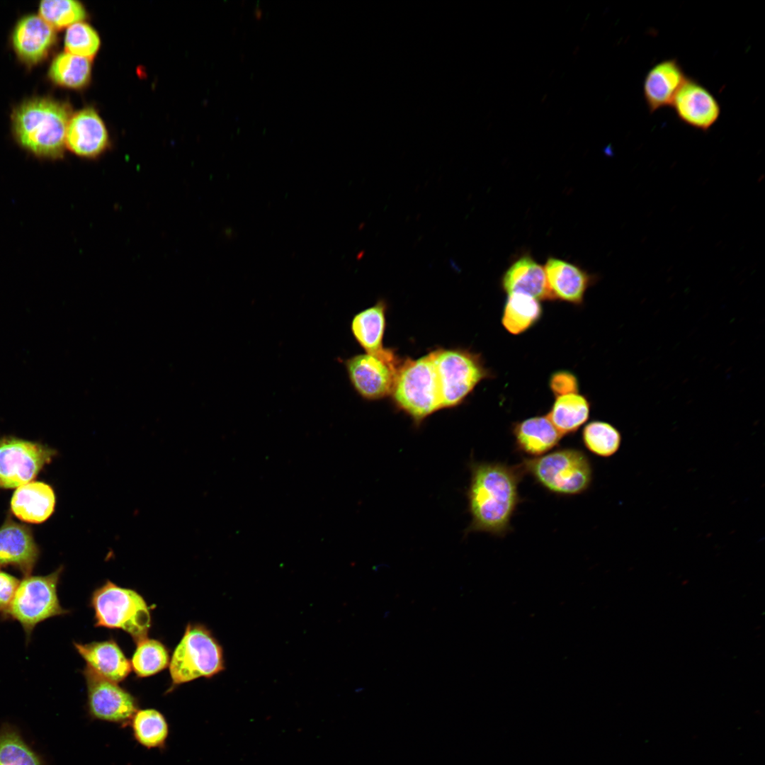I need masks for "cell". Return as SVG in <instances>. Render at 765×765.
Here are the masks:
<instances>
[{
	"instance_id": "cell-1",
	"label": "cell",
	"mask_w": 765,
	"mask_h": 765,
	"mask_svg": "<svg viewBox=\"0 0 765 765\" xmlns=\"http://www.w3.org/2000/svg\"><path fill=\"white\" fill-rule=\"evenodd\" d=\"M468 466L466 497L471 521L465 533L503 538L511 531V519L523 501L518 485L525 475L518 464L472 459Z\"/></svg>"
},
{
	"instance_id": "cell-2",
	"label": "cell",
	"mask_w": 765,
	"mask_h": 765,
	"mask_svg": "<svg viewBox=\"0 0 765 765\" xmlns=\"http://www.w3.org/2000/svg\"><path fill=\"white\" fill-rule=\"evenodd\" d=\"M64 103L35 98L18 106L13 113L12 127L17 142L34 154L46 158L62 157L71 118Z\"/></svg>"
},
{
	"instance_id": "cell-3",
	"label": "cell",
	"mask_w": 765,
	"mask_h": 765,
	"mask_svg": "<svg viewBox=\"0 0 765 765\" xmlns=\"http://www.w3.org/2000/svg\"><path fill=\"white\" fill-rule=\"evenodd\" d=\"M524 475L550 494L572 497L586 492L593 481L594 470L582 450L565 447L535 458L523 457L518 464Z\"/></svg>"
},
{
	"instance_id": "cell-4",
	"label": "cell",
	"mask_w": 765,
	"mask_h": 765,
	"mask_svg": "<svg viewBox=\"0 0 765 765\" xmlns=\"http://www.w3.org/2000/svg\"><path fill=\"white\" fill-rule=\"evenodd\" d=\"M390 396L395 408L409 416L417 427L432 414L443 409L431 352L416 359H402Z\"/></svg>"
},
{
	"instance_id": "cell-5",
	"label": "cell",
	"mask_w": 765,
	"mask_h": 765,
	"mask_svg": "<svg viewBox=\"0 0 765 765\" xmlns=\"http://www.w3.org/2000/svg\"><path fill=\"white\" fill-rule=\"evenodd\" d=\"M225 669L224 650L210 630L188 623L169 661L170 691L200 677L211 678Z\"/></svg>"
},
{
	"instance_id": "cell-6",
	"label": "cell",
	"mask_w": 765,
	"mask_h": 765,
	"mask_svg": "<svg viewBox=\"0 0 765 765\" xmlns=\"http://www.w3.org/2000/svg\"><path fill=\"white\" fill-rule=\"evenodd\" d=\"M96 627L120 629L136 642L147 638L151 614L143 597L135 590L107 580L91 597Z\"/></svg>"
},
{
	"instance_id": "cell-7",
	"label": "cell",
	"mask_w": 765,
	"mask_h": 765,
	"mask_svg": "<svg viewBox=\"0 0 765 765\" xmlns=\"http://www.w3.org/2000/svg\"><path fill=\"white\" fill-rule=\"evenodd\" d=\"M443 409L460 405L475 387L491 373L480 355L463 348H438L431 351Z\"/></svg>"
},
{
	"instance_id": "cell-8",
	"label": "cell",
	"mask_w": 765,
	"mask_h": 765,
	"mask_svg": "<svg viewBox=\"0 0 765 765\" xmlns=\"http://www.w3.org/2000/svg\"><path fill=\"white\" fill-rule=\"evenodd\" d=\"M62 571L61 566L47 575H28L20 582L8 617L21 623L27 640L40 622L69 613L61 606L57 596Z\"/></svg>"
},
{
	"instance_id": "cell-9",
	"label": "cell",
	"mask_w": 765,
	"mask_h": 765,
	"mask_svg": "<svg viewBox=\"0 0 765 765\" xmlns=\"http://www.w3.org/2000/svg\"><path fill=\"white\" fill-rule=\"evenodd\" d=\"M56 454L55 449L40 442L13 436L0 438V489L31 482Z\"/></svg>"
},
{
	"instance_id": "cell-10",
	"label": "cell",
	"mask_w": 765,
	"mask_h": 765,
	"mask_svg": "<svg viewBox=\"0 0 765 765\" xmlns=\"http://www.w3.org/2000/svg\"><path fill=\"white\" fill-rule=\"evenodd\" d=\"M402 361L391 348L378 354L361 353L344 361L348 379L363 399L378 400L390 396Z\"/></svg>"
},
{
	"instance_id": "cell-11",
	"label": "cell",
	"mask_w": 765,
	"mask_h": 765,
	"mask_svg": "<svg viewBox=\"0 0 765 765\" xmlns=\"http://www.w3.org/2000/svg\"><path fill=\"white\" fill-rule=\"evenodd\" d=\"M83 674L90 717L94 720L128 725L138 710L136 698L117 682L100 676L87 666L83 670Z\"/></svg>"
},
{
	"instance_id": "cell-12",
	"label": "cell",
	"mask_w": 765,
	"mask_h": 765,
	"mask_svg": "<svg viewBox=\"0 0 765 765\" xmlns=\"http://www.w3.org/2000/svg\"><path fill=\"white\" fill-rule=\"evenodd\" d=\"M671 106L679 119L702 131L718 120L720 105L715 96L697 80L688 77L676 93Z\"/></svg>"
},
{
	"instance_id": "cell-13",
	"label": "cell",
	"mask_w": 765,
	"mask_h": 765,
	"mask_svg": "<svg viewBox=\"0 0 765 765\" xmlns=\"http://www.w3.org/2000/svg\"><path fill=\"white\" fill-rule=\"evenodd\" d=\"M40 556L32 530L9 516L0 526V568L13 567L30 575Z\"/></svg>"
},
{
	"instance_id": "cell-14",
	"label": "cell",
	"mask_w": 765,
	"mask_h": 765,
	"mask_svg": "<svg viewBox=\"0 0 765 765\" xmlns=\"http://www.w3.org/2000/svg\"><path fill=\"white\" fill-rule=\"evenodd\" d=\"M108 134L97 112L91 108L83 109L69 120L66 134V146L73 153L86 158H94L108 145Z\"/></svg>"
},
{
	"instance_id": "cell-15",
	"label": "cell",
	"mask_w": 765,
	"mask_h": 765,
	"mask_svg": "<svg viewBox=\"0 0 765 765\" xmlns=\"http://www.w3.org/2000/svg\"><path fill=\"white\" fill-rule=\"evenodd\" d=\"M687 76L675 58L654 64L647 72L642 86L644 98L650 113L671 106Z\"/></svg>"
},
{
	"instance_id": "cell-16",
	"label": "cell",
	"mask_w": 765,
	"mask_h": 765,
	"mask_svg": "<svg viewBox=\"0 0 765 765\" xmlns=\"http://www.w3.org/2000/svg\"><path fill=\"white\" fill-rule=\"evenodd\" d=\"M56 40L55 29L40 16L29 15L16 24L13 47L18 57L28 64L43 60Z\"/></svg>"
},
{
	"instance_id": "cell-17",
	"label": "cell",
	"mask_w": 765,
	"mask_h": 765,
	"mask_svg": "<svg viewBox=\"0 0 765 765\" xmlns=\"http://www.w3.org/2000/svg\"><path fill=\"white\" fill-rule=\"evenodd\" d=\"M514 449L527 458L543 455L557 447L562 435L545 415L514 422L511 426Z\"/></svg>"
},
{
	"instance_id": "cell-18",
	"label": "cell",
	"mask_w": 765,
	"mask_h": 765,
	"mask_svg": "<svg viewBox=\"0 0 765 765\" xmlns=\"http://www.w3.org/2000/svg\"><path fill=\"white\" fill-rule=\"evenodd\" d=\"M502 286L507 294L523 293L538 301L555 300L544 267L529 254L520 256L511 264L502 278Z\"/></svg>"
},
{
	"instance_id": "cell-19",
	"label": "cell",
	"mask_w": 765,
	"mask_h": 765,
	"mask_svg": "<svg viewBox=\"0 0 765 765\" xmlns=\"http://www.w3.org/2000/svg\"><path fill=\"white\" fill-rule=\"evenodd\" d=\"M547 281L555 299L579 305L594 278L581 267L556 257H549L544 266Z\"/></svg>"
},
{
	"instance_id": "cell-20",
	"label": "cell",
	"mask_w": 765,
	"mask_h": 765,
	"mask_svg": "<svg viewBox=\"0 0 765 765\" xmlns=\"http://www.w3.org/2000/svg\"><path fill=\"white\" fill-rule=\"evenodd\" d=\"M74 646L86 662V666L107 679L120 682L131 671L130 662L113 639L86 644L74 642Z\"/></svg>"
},
{
	"instance_id": "cell-21",
	"label": "cell",
	"mask_w": 765,
	"mask_h": 765,
	"mask_svg": "<svg viewBox=\"0 0 765 765\" xmlns=\"http://www.w3.org/2000/svg\"><path fill=\"white\" fill-rule=\"evenodd\" d=\"M56 497L51 486L42 482H30L18 487L11 500V510L20 520L39 523L53 513Z\"/></svg>"
},
{
	"instance_id": "cell-22",
	"label": "cell",
	"mask_w": 765,
	"mask_h": 765,
	"mask_svg": "<svg viewBox=\"0 0 765 765\" xmlns=\"http://www.w3.org/2000/svg\"><path fill=\"white\" fill-rule=\"evenodd\" d=\"M387 305L380 299L373 306L354 315L351 323L353 336L365 353L378 354L383 351Z\"/></svg>"
},
{
	"instance_id": "cell-23",
	"label": "cell",
	"mask_w": 765,
	"mask_h": 765,
	"mask_svg": "<svg viewBox=\"0 0 765 765\" xmlns=\"http://www.w3.org/2000/svg\"><path fill=\"white\" fill-rule=\"evenodd\" d=\"M590 404L578 392L556 397L546 415L557 431L568 436L576 433L589 417Z\"/></svg>"
},
{
	"instance_id": "cell-24",
	"label": "cell",
	"mask_w": 765,
	"mask_h": 765,
	"mask_svg": "<svg viewBox=\"0 0 765 765\" xmlns=\"http://www.w3.org/2000/svg\"><path fill=\"white\" fill-rule=\"evenodd\" d=\"M542 307L534 298L518 293L508 294L502 323L511 334H519L534 325L540 318Z\"/></svg>"
},
{
	"instance_id": "cell-25",
	"label": "cell",
	"mask_w": 765,
	"mask_h": 765,
	"mask_svg": "<svg viewBox=\"0 0 765 765\" xmlns=\"http://www.w3.org/2000/svg\"><path fill=\"white\" fill-rule=\"evenodd\" d=\"M135 740L147 749H163L169 736L164 715L154 708L137 710L130 723Z\"/></svg>"
},
{
	"instance_id": "cell-26",
	"label": "cell",
	"mask_w": 765,
	"mask_h": 765,
	"mask_svg": "<svg viewBox=\"0 0 765 765\" xmlns=\"http://www.w3.org/2000/svg\"><path fill=\"white\" fill-rule=\"evenodd\" d=\"M91 73L89 59L66 52L54 59L48 74L50 79L57 85L80 89L89 83Z\"/></svg>"
},
{
	"instance_id": "cell-27",
	"label": "cell",
	"mask_w": 765,
	"mask_h": 765,
	"mask_svg": "<svg viewBox=\"0 0 765 765\" xmlns=\"http://www.w3.org/2000/svg\"><path fill=\"white\" fill-rule=\"evenodd\" d=\"M582 441L591 453L601 458H610L619 450L622 436L620 432L611 424L595 420L584 427Z\"/></svg>"
},
{
	"instance_id": "cell-28",
	"label": "cell",
	"mask_w": 765,
	"mask_h": 765,
	"mask_svg": "<svg viewBox=\"0 0 765 765\" xmlns=\"http://www.w3.org/2000/svg\"><path fill=\"white\" fill-rule=\"evenodd\" d=\"M131 667L138 677H147L160 672L169 664L166 647L160 641L144 638L136 642Z\"/></svg>"
},
{
	"instance_id": "cell-29",
	"label": "cell",
	"mask_w": 765,
	"mask_h": 765,
	"mask_svg": "<svg viewBox=\"0 0 765 765\" xmlns=\"http://www.w3.org/2000/svg\"><path fill=\"white\" fill-rule=\"evenodd\" d=\"M0 765H43L40 756L26 743L16 729H0Z\"/></svg>"
},
{
	"instance_id": "cell-30",
	"label": "cell",
	"mask_w": 765,
	"mask_h": 765,
	"mask_svg": "<svg viewBox=\"0 0 765 765\" xmlns=\"http://www.w3.org/2000/svg\"><path fill=\"white\" fill-rule=\"evenodd\" d=\"M40 16L54 28L70 26L86 18L83 5L73 0H45L39 6Z\"/></svg>"
},
{
	"instance_id": "cell-31",
	"label": "cell",
	"mask_w": 765,
	"mask_h": 765,
	"mask_svg": "<svg viewBox=\"0 0 765 765\" xmlns=\"http://www.w3.org/2000/svg\"><path fill=\"white\" fill-rule=\"evenodd\" d=\"M64 46L67 52L90 60L99 49L100 38L91 26L81 21L67 28Z\"/></svg>"
},
{
	"instance_id": "cell-32",
	"label": "cell",
	"mask_w": 765,
	"mask_h": 765,
	"mask_svg": "<svg viewBox=\"0 0 765 765\" xmlns=\"http://www.w3.org/2000/svg\"><path fill=\"white\" fill-rule=\"evenodd\" d=\"M19 583L16 577L0 570V614L4 617H8Z\"/></svg>"
},
{
	"instance_id": "cell-33",
	"label": "cell",
	"mask_w": 765,
	"mask_h": 765,
	"mask_svg": "<svg viewBox=\"0 0 765 765\" xmlns=\"http://www.w3.org/2000/svg\"><path fill=\"white\" fill-rule=\"evenodd\" d=\"M550 388L555 396L558 397L578 392L579 383L574 374L569 371L560 370L551 375Z\"/></svg>"
}]
</instances>
